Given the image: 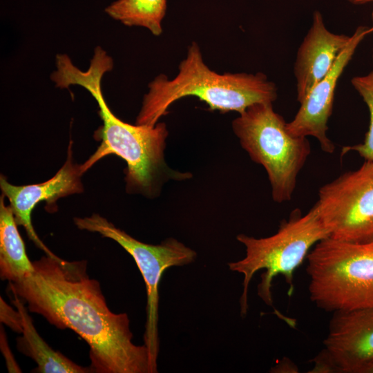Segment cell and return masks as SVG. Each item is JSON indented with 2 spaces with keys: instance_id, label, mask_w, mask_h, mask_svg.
<instances>
[{
  "instance_id": "1",
  "label": "cell",
  "mask_w": 373,
  "mask_h": 373,
  "mask_svg": "<svg viewBox=\"0 0 373 373\" xmlns=\"http://www.w3.org/2000/svg\"><path fill=\"white\" fill-rule=\"evenodd\" d=\"M32 264L31 273L9 282L10 289L30 312L78 334L90 347L93 372L150 373L146 346L132 341L127 314L110 310L99 282L87 274L86 260L46 255Z\"/></svg>"
},
{
  "instance_id": "2",
  "label": "cell",
  "mask_w": 373,
  "mask_h": 373,
  "mask_svg": "<svg viewBox=\"0 0 373 373\" xmlns=\"http://www.w3.org/2000/svg\"><path fill=\"white\" fill-rule=\"evenodd\" d=\"M57 70L52 74L56 86L67 88L80 85L95 99L99 108L103 124L97 132L101 144L96 151L80 166L82 173L104 157L114 154L127 164L125 180L130 192L153 194L164 177L176 178L164 160L166 140L169 135L166 125L158 122L155 126L132 125L117 117L107 106L103 96L101 82L105 73L112 70L113 61L99 46L86 71L75 66L66 55L58 58Z\"/></svg>"
},
{
  "instance_id": "3",
  "label": "cell",
  "mask_w": 373,
  "mask_h": 373,
  "mask_svg": "<svg viewBox=\"0 0 373 373\" xmlns=\"http://www.w3.org/2000/svg\"><path fill=\"white\" fill-rule=\"evenodd\" d=\"M148 87L136 124L155 126L174 102L189 96L198 97L211 111L240 114L254 104L273 103L278 95L276 84L262 73L220 74L212 70L195 41L188 46L174 78L160 74Z\"/></svg>"
},
{
  "instance_id": "4",
  "label": "cell",
  "mask_w": 373,
  "mask_h": 373,
  "mask_svg": "<svg viewBox=\"0 0 373 373\" xmlns=\"http://www.w3.org/2000/svg\"><path fill=\"white\" fill-rule=\"evenodd\" d=\"M329 237L314 206L302 216L296 209L287 221L282 222L277 232L269 237L256 238L239 234L236 239L245 247L242 260L228 264L229 269L243 274V290L240 299V314H247L248 289L254 274L261 269L258 294L268 305H272L271 283L281 274L289 285L288 294L294 292V273L307 258L309 249L321 240Z\"/></svg>"
},
{
  "instance_id": "5",
  "label": "cell",
  "mask_w": 373,
  "mask_h": 373,
  "mask_svg": "<svg viewBox=\"0 0 373 373\" xmlns=\"http://www.w3.org/2000/svg\"><path fill=\"white\" fill-rule=\"evenodd\" d=\"M306 258L309 297L317 307L334 313L373 307V240L328 237Z\"/></svg>"
},
{
  "instance_id": "6",
  "label": "cell",
  "mask_w": 373,
  "mask_h": 373,
  "mask_svg": "<svg viewBox=\"0 0 373 373\" xmlns=\"http://www.w3.org/2000/svg\"><path fill=\"white\" fill-rule=\"evenodd\" d=\"M286 124L271 102L254 104L232 122L241 146L266 170L272 198L278 203L291 200L297 176L311 152L307 137L291 135Z\"/></svg>"
},
{
  "instance_id": "7",
  "label": "cell",
  "mask_w": 373,
  "mask_h": 373,
  "mask_svg": "<svg viewBox=\"0 0 373 373\" xmlns=\"http://www.w3.org/2000/svg\"><path fill=\"white\" fill-rule=\"evenodd\" d=\"M74 222L80 229L97 232L103 237L115 240L134 259L146 288V320L144 345L149 354L150 373L157 372L160 282L166 269L192 262L196 258V252L173 238H167L159 245L140 242L98 214L76 218Z\"/></svg>"
},
{
  "instance_id": "8",
  "label": "cell",
  "mask_w": 373,
  "mask_h": 373,
  "mask_svg": "<svg viewBox=\"0 0 373 373\" xmlns=\"http://www.w3.org/2000/svg\"><path fill=\"white\" fill-rule=\"evenodd\" d=\"M334 239L362 242L373 240V160L321 186L315 204Z\"/></svg>"
},
{
  "instance_id": "9",
  "label": "cell",
  "mask_w": 373,
  "mask_h": 373,
  "mask_svg": "<svg viewBox=\"0 0 373 373\" xmlns=\"http://www.w3.org/2000/svg\"><path fill=\"white\" fill-rule=\"evenodd\" d=\"M312 372L363 373L373 363V307L336 312Z\"/></svg>"
},
{
  "instance_id": "10",
  "label": "cell",
  "mask_w": 373,
  "mask_h": 373,
  "mask_svg": "<svg viewBox=\"0 0 373 373\" xmlns=\"http://www.w3.org/2000/svg\"><path fill=\"white\" fill-rule=\"evenodd\" d=\"M372 31V26H360L355 30L350 42L338 55L329 73L312 88L305 100L300 104L294 119L286 124L287 130L291 135L314 137L324 152L332 153L334 151V144L328 138L327 131L336 84L358 46Z\"/></svg>"
},
{
  "instance_id": "11",
  "label": "cell",
  "mask_w": 373,
  "mask_h": 373,
  "mask_svg": "<svg viewBox=\"0 0 373 373\" xmlns=\"http://www.w3.org/2000/svg\"><path fill=\"white\" fill-rule=\"evenodd\" d=\"M68 159L63 166L50 180L39 184L16 186L9 183L3 176L0 178L3 195L8 198L16 222L26 229L27 235L35 245L46 255L57 258L41 241L35 231L31 215L37 204L45 201L55 204L60 198L83 190L80 177L83 174L80 166L73 164L71 149H68Z\"/></svg>"
},
{
  "instance_id": "12",
  "label": "cell",
  "mask_w": 373,
  "mask_h": 373,
  "mask_svg": "<svg viewBox=\"0 0 373 373\" xmlns=\"http://www.w3.org/2000/svg\"><path fill=\"white\" fill-rule=\"evenodd\" d=\"M350 39L351 36L330 32L321 13H313L312 26L298 49L294 67L300 104L329 73Z\"/></svg>"
},
{
  "instance_id": "13",
  "label": "cell",
  "mask_w": 373,
  "mask_h": 373,
  "mask_svg": "<svg viewBox=\"0 0 373 373\" xmlns=\"http://www.w3.org/2000/svg\"><path fill=\"white\" fill-rule=\"evenodd\" d=\"M12 303L21 314L22 318V335L17 339V350L30 357L37 363L34 370L39 373H86L93 372L90 367L80 366L59 352L55 351L39 336L31 317L16 295Z\"/></svg>"
},
{
  "instance_id": "14",
  "label": "cell",
  "mask_w": 373,
  "mask_h": 373,
  "mask_svg": "<svg viewBox=\"0 0 373 373\" xmlns=\"http://www.w3.org/2000/svg\"><path fill=\"white\" fill-rule=\"evenodd\" d=\"M0 198V276L3 280L16 282L34 270L26 254L24 242L17 229L10 205Z\"/></svg>"
},
{
  "instance_id": "15",
  "label": "cell",
  "mask_w": 373,
  "mask_h": 373,
  "mask_svg": "<svg viewBox=\"0 0 373 373\" xmlns=\"http://www.w3.org/2000/svg\"><path fill=\"white\" fill-rule=\"evenodd\" d=\"M166 11V0H117L105 9L108 15L124 25L145 28L155 36L162 32Z\"/></svg>"
},
{
  "instance_id": "16",
  "label": "cell",
  "mask_w": 373,
  "mask_h": 373,
  "mask_svg": "<svg viewBox=\"0 0 373 373\" xmlns=\"http://www.w3.org/2000/svg\"><path fill=\"white\" fill-rule=\"evenodd\" d=\"M351 82L367 106L370 124L363 142L354 146L343 147L341 156L354 151L365 160H373V71L365 75L354 77Z\"/></svg>"
},
{
  "instance_id": "17",
  "label": "cell",
  "mask_w": 373,
  "mask_h": 373,
  "mask_svg": "<svg viewBox=\"0 0 373 373\" xmlns=\"http://www.w3.org/2000/svg\"><path fill=\"white\" fill-rule=\"evenodd\" d=\"M0 319L1 322L8 325L14 332L21 333L23 331L22 318L17 309L14 310L3 299H0Z\"/></svg>"
},
{
  "instance_id": "18",
  "label": "cell",
  "mask_w": 373,
  "mask_h": 373,
  "mask_svg": "<svg viewBox=\"0 0 373 373\" xmlns=\"http://www.w3.org/2000/svg\"><path fill=\"white\" fill-rule=\"evenodd\" d=\"M5 335L3 332H2V329L1 332V347L2 350V352L3 354H7L6 355V359L7 362L8 369L9 372H21L20 369L19 368L17 363L15 362V361L12 358H10V356H12L11 352H10L9 347L6 341V339L5 338Z\"/></svg>"
},
{
  "instance_id": "19",
  "label": "cell",
  "mask_w": 373,
  "mask_h": 373,
  "mask_svg": "<svg viewBox=\"0 0 373 373\" xmlns=\"http://www.w3.org/2000/svg\"><path fill=\"white\" fill-rule=\"evenodd\" d=\"M348 2L354 5H362L373 2V0H347Z\"/></svg>"
},
{
  "instance_id": "20",
  "label": "cell",
  "mask_w": 373,
  "mask_h": 373,
  "mask_svg": "<svg viewBox=\"0 0 373 373\" xmlns=\"http://www.w3.org/2000/svg\"><path fill=\"white\" fill-rule=\"evenodd\" d=\"M363 373H373V363L367 367L363 372Z\"/></svg>"
},
{
  "instance_id": "21",
  "label": "cell",
  "mask_w": 373,
  "mask_h": 373,
  "mask_svg": "<svg viewBox=\"0 0 373 373\" xmlns=\"http://www.w3.org/2000/svg\"><path fill=\"white\" fill-rule=\"evenodd\" d=\"M372 23H373V12L372 13ZM372 27H373V23H372ZM372 33H373V31H372ZM372 64H373V52H372Z\"/></svg>"
}]
</instances>
